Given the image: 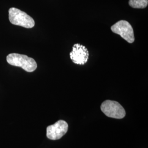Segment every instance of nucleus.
<instances>
[{
	"label": "nucleus",
	"mask_w": 148,
	"mask_h": 148,
	"mask_svg": "<svg viewBox=\"0 0 148 148\" xmlns=\"http://www.w3.org/2000/svg\"><path fill=\"white\" fill-rule=\"evenodd\" d=\"M129 5L133 8L143 9L147 7L148 5V0H130Z\"/></svg>",
	"instance_id": "7"
},
{
	"label": "nucleus",
	"mask_w": 148,
	"mask_h": 148,
	"mask_svg": "<svg viewBox=\"0 0 148 148\" xmlns=\"http://www.w3.org/2000/svg\"><path fill=\"white\" fill-rule=\"evenodd\" d=\"M8 13L9 20L12 24L28 29L35 26L34 20L25 12L12 7L9 10Z\"/></svg>",
	"instance_id": "2"
},
{
	"label": "nucleus",
	"mask_w": 148,
	"mask_h": 148,
	"mask_svg": "<svg viewBox=\"0 0 148 148\" xmlns=\"http://www.w3.org/2000/svg\"><path fill=\"white\" fill-rule=\"evenodd\" d=\"M7 62L11 65L21 67L27 72H33L37 68V63L32 58L26 55L11 53L7 56Z\"/></svg>",
	"instance_id": "1"
},
{
	"label": "nucleus",
	"mask_w": 148,
	"mask_h": 148,
	"mask_svg": "<svg viewBox=\"0 0 148 148\" xmlns=\"http://www.w3.org/2000/svg\"><path fill=\"white\" fill-rule=\"evenodd\" d=\"M68 130V125L63 120H59L47 128V137L51 140H58L64 136Z\"/></svg>",
	"instance_id": "5"
},
{
	"label": "nucleus",
	"mask_w": 148,
	"mask_h": 148,
	"mask_svg": "<svg viewBox=\"0 0 148 148\" xmlns=\"http://www.w3.org/2000/svg\"><path fill=\"white\" fill-rule=\"evenodd\" d=\"M70 57L74 63L85 65L88 60L89 52L84 46L76 43L74 45Z\"/></svg>",
	"instance_id": "6"
},
{
	"label": "nucleus",
	"mask_w": 148,
	"mask_h": 148,
	"mask_svg": "<svg viewBox=\"0 0 148 148\" xmlns=\"http://www.w3.org/2000/svg\"><path fill=\"white\" fill-rule=\"evenodd\" d=\"M101 109L106 116L111 118L121 119L126 115V111L123 106L116 101H104L101 105Z\"/></svg>",
	"instance_id": "3"
},
{
	"label": "nucleus",
	"mask_w": 148,
	"mask_h": 148,
	"mask_svg": "<svg viewBox=\"0 0 148 148\" xmlns=\"http://www.w3.org/2000/svg\"><path fill=\"white\" fill-rule=\"evenodd\" d=\"M111 30L114 33L119 35L128 42H134L135 38L133 29L128 21H120L111 27Z\"/></svg>",
	"instance_id": "4"
}]
</instances>
